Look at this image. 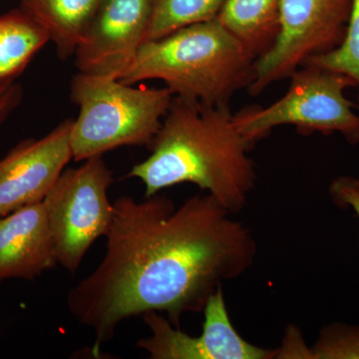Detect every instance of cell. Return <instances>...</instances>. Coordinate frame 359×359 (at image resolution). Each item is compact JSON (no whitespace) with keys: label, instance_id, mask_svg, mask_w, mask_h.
Wrapping results in <instances>:
<instances>
[{"label":"cell","instance_id":"obj_1","mask_svg":"<svg viewBox=\"0 0 359 359\" xmlns=\"http://www.w3.org/2000/svg\"><path fill=\"white\" fill-rule=\"evenodd\" d=\"M113 205L105 256L67 297L71 314L95 334L94 351L133 316L166 314L180 327L256 261L252 231L209 194L179 208L159 194Z\"/></svg>","mask_w":359,"mask_h":359},{"label":"cell","instance_id":"obj_2","mask_svg":"<svg viewBox=\"0 0 359 359\" xmlns=\"http://www.w3.org/2000/svg\"><path fill=\"white\" fill-rule=\"evenodd\" d=\"M252 147L236 128L230 106L174 97L150 157L135 165L128 178L143 182L146 198L179 184H195L235 215L256 188Z\"/></svg>","mask_w":359,"mask_h":359},{"label":"cell","instance_id":"obj_3","mask_svg":"<svg viewBox=\"0 0 359 359\" xmlns=\"http://www.w3.org/2000/svg\"><path fill=\"white\" fill-rule=\"evenodd\" d=\"M256 58L218 20L179 28L144 42L120 78L134 85L158 79L175 97L204 105H229L254 77Z\"/></svg>","mask_w":359,"mask_h":359},{"label":"cell","instance_id":"obj_4","mask_svg":"<svg viewBox=\"0 0 359 359\" xmlns=\"http://www.w3.org/2000/svg\"><path fill=\"white\" fill-rule=\"evenodd\" d=\"M174 97L167 87H134L117 78L78 73L71 83V99L79 108L71 125L73 159L86 161L123 146L151 147Z\"/></svg>","mask_w":359,"mask_h":359},{"label":"cell","instance_id":"obj_5","mask_svg":"<svg viewBox=\"0 0 359 359\" xmlns=\"http://www.w3.org/2000/svg\"><path fill=\"white\" fill-rule=\"evenodd\" d=\"M287 93L266 106H250L233 114L241 135L254 146L278 126H294L302 134L339 133L348 143H359V115L344 95L355 87L351 78L314 65L292 73Z\"/></svg>","mask_w":359,"mask_h":359},{"label":"cell","instance_id":"obj_6","mask_svg":"<svg viewBox=\"0 0 359 359\" xmlns=\"http://www.w3.org/2000/svg\"><path fill=\"white\" fill-rule=\"evenodd\" d=\"M113 175L102 156L63 171L42 201L57 264L75 273L97 238L109 233L114 205L107 192Z\"/></svg>","mask_w":359,"mask_h":359},{"label":"cell","instance_id":"obj_7","mask_svg":"<svg viewBox=\"0 0 359 359\" xmlns=\"http://www.w3.org/2000/svg\"><path fill=\"white\" fill-rule=\"evenodd\" d=\"M353 0H280L275 43L255 61L248 91L262 93L306 61L334 50L346 36Z\"/></svg>","mask_w":359,"mask_h":359},{"label":"cell","instance_id":"obj_8","mask_svg":"<svg viewBox=\"0 0 359 359\" xmlns=\"http://www.w3.org/2000/svg\"><path fill=\"white\" fill-rule=\"evenodd\" d=\"M204 325L199 337L182 332L159 313L144 314L151 335L137 344L153 359H271L276 351L245 340L229 316L223 287L210 297L204 308Z\"/></svg>","mask_w":359,"mask_h":359},{"label":"cell","instance_id":"obj_9","mask_svg":"<svg viewBox=\"0 0 359 359\" xmlns=\"http://www.w3.org/2000/svg\"><path fill=\"white\" fill-rule=\"evenodd\" d=\"M151 0H101L74 55L79 72L120 79L145 42Z\"/></svg>","mask_w":359,"mask_h":359},{"label":"cell","instance_id":"obj_10","mask_svg":"<svg viewBox=\"0 0 359 359\" xmlns=\"http://www.w3.org/2000/svg\"><path fill=\"white\" fill-rule=\"evenodd\" d=\"M72 120L39 140H27L0 160V218L25 205L42 202L73 159Z\"/></svg>","mask_w":359,"mask_h":359},{"label":"cell","instance_id":"obj_11","mask_svg":"<svg viewBox=\"0 0 359 359\" xmlns=\"http://www.w3.org/2000/svg\"><path fill=\"white\" fill-rule=\"evenodd\" d=\"M57 264L43 203L25 205L0 218V282L32 280Z\"/></svg>","mask_w":359,"mask_h":359},{"label":"cell","instance_id":"obj_12","mask_svg":"<svg viewBox=\"0 0 359 359\" xmlns=\"http://www.w3.org/2000/svg\"><path fill=\"white\" fill-rule=\"evenodd\" d=\"M101 0H23L21 9L46 30L59 57L74 55Z\"/></svg>","mask_w":359,"mask_h":359},{"label":"cell","instance_id":"obj_13","mask_svg":"<svg viewBox=\"0 0 359 359\" xmlns=\"http://www.w3.org/2000/svg\"><path fill=\"white\" fill-rule=\"evenodd\" d=\"M280 4V0H226L217 20L257 59L275 43Z\"/></svg>","mask_w":359,"mask_h":359},{"label":"cell","instance_id":"obj_14","mask_svg":"<svg viewBox=\"0 0 359 359\" xmlns=\"http://www.w3.org/2000/svg\"><path fill=\"white\" fill-rule=\"evenodd\" d=\"M49 41L46 30L23 9L0 16V82L15 81Z\"/></svg>","mask_w":359,"mask_h":359},{"label":"cell","instance_id":"obj_15","mask_svg":"<svg viewBox=\"0 0 359 359\" xmlns=\"http://www.w3.org/2000/svg\"><path fill=\"white\" fill-rule=\"evenodd\" d=\"M226 0H151L150 18L145 42L169 33L217 20Z\"/></svg>","mask_w":359,"mask_h":359},{"label":"cell","instance_id":"obj_16","mask_svg":"<svg viewBox=\"0 0 359 359\" xmlns=\"http://www.w3.org/2000/svg\"><path fill=\"white\" fill-rule=\"evenodd\" d=\"M318 66L351 78L358 88L359 102V0H353L344 41L334 50L316 56L304 65Z\"/></svg>","mask_w":359,"mask_h":359},{"label":"cell","instance_id":"obj_17","mask_svg":"<svg viewBox=\"0 0 359 359\" xmlns=\"http://www.w3.org/2000/svg\"><path fill=\"white\" fill-rule=\"evenodd\" d=\"M304 358H359V327H327Z\"/></svg>","mask_w":359,"mask_h":359},{"label":"cell","instance_id":"obj_18","mask_svg":"<svg viewBox=\"0 0 359 359\" xmlns=\"http://www.w3.org/2000/svg\"><path fill=\"white\" fill-rule=\"evenodd\" d=\"M330 194L335 204L342 208H351L359 219V179L339 177L330 185Z\"/></svg>","mask_w":359,"mask_h":359},{"label":"cell","instance_id":"obj_19","mask_svg":"<svg viewBox=\"0 0 359 359\" xmlns=\"http://www.w3.org/2000/svg\"><path fill=\"white\" fill-rule=\"evenodd\" d=\"M20 99L21 89L15 82H0V123L13 112Z\"/></svg>","mask_w":359,"mask_h":359},{"label":"cell","instance_id":"obj_20","mask_svg":"<svg viewBox=\"0 0 359 359\" xmlns=\"http://www.w3.org/2000/svg\"><path fill=\"white\" fill-rule=\"evenodd\" d=\"M359 179V178H358Z\"/></svg>","mask_w":359,"mask_h":359}]
</instances>
